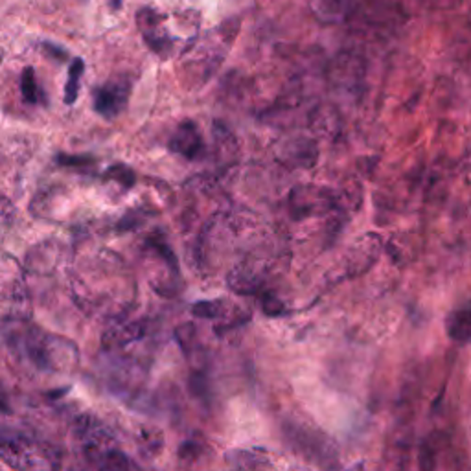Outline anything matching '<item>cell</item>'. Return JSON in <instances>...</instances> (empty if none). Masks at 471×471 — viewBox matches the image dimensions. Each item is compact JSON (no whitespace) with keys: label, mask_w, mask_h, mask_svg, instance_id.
I'll return each instance as SVG.
<instances>
[{"label":"cell","mask_w":471,"mask_h":471,"mask_svg":"<svg viewBox=\"0 0 471 471\" xmlns=\"http://www.w3.org/2000/svg\"><path fill=\"white\" fill-rule=\"evenodd\" d=\"M70 279L72 298L94 317L124 319L134 304V276L124 260L107 248L76 262Z\"/></svg>","instance_id":"obj_1"},{"label":"cell","mask_w":471,"mask_h":471,"mask_svg":"<svg viewBox=\"0 0 471 471\" xmlns=\"http://www.w3.org/2000/svg\"><path fill=\"white\" fill-rule=\"evenodd\" d=\"M4 343L10 355L22 367L41 376H69L79 365L76 343L30 324L28 319L8 321Z\"/></svg>","instance_id":"obj_2"},{"label":"cell","mask_w":471,"mask_h":471,"mask_svg":"<svg viewBox=\"0 0 471 471\" xmlns=\"http://www.w3.org/2000/svg\"><path fill=\"white\" fill-rule=\"evenodd\" d=\"M201 15L193 10L179 13H164L155 8L136 12V26L144 43L162 60L181 55L199 36Z\"/></svg>","instance_id":"obj_3"},{"label":"cell","mask_w":471,"mask_h":471,"mask_svg":"<svg viewBox=\"0 0 471 471\" xmlns=\"http://www.w3.org/2000/svg\"><path fill=\"white\" fill-rule=\"evenodd\" d=\"M240 32L238 19L221 22L214 30L198 36L183 53L179 61V76L188 89L203 87L205 83L223 65L236 36Z\"/></svg>","instance_id":"obj_4"},{"label":"cell","mask_w":471,"mask_h":471,"mask_svg":"<svg viewBox=\"0 0 471 471\" xmlns=\"http://www.w3.org/2000/svg\"><path fill=\"white\" fill-rule=\"evenodd\" d=\"M0 460L15 469H50L61 466V453L50 442L19 427L0 426Z\"/></svg>","instance_id":"obj_5"},{"label":"cell","mask_w":471,"mask_h":471,"mask_svg":"<svg viewBox=\"0 0 471 471\" xmlns=\"http://www.w3.org/2000/svg\"><path fill=\"white\" fill-rule=\"evenodd\" d=\"M76 436L79 440L83 459L98 469H138L120 448L118 442L105 424L93 417H79L76 422Z\"/></svg>","instance_id":"obj_6"},{"label":"cell","mask_w":471,"mask_h":471,"mask_svg":"<svg viewBox=\"0 0 471 471\" xmlns=\"http://www.w3.org/2000/svg\"><path fill=\"white\" fill-rule=\"evenodd\" d=\"M142 262L151 288L162 296H175L181 289V269L175 253L162 234H151L142 245Z\"/></svg>","instance_id":"obj_7"},{"label":"cell","mask_w":471,"mask_h":471,"mask_svg":"<svg viewBox=\"0 0 471 471\" xmlns=\"http://www.w3.org/2000/svg\"><path fill=\"white\" fill-rule=\"evenodd\" d=\"M131 94V81L126 77L109 79L93 91V107L103 118H117L124 113Z\"/></svg>","instance_id":"obj_8"},{"label":"cell","mask_w":471,"mask_h":471,"mask_svg":"<svg viewBox=\"0 0 471 471\" xmlns=\"http://www.w3.org/2000/svg\"><path fill=\"white\" fill-rule=\"evenodd\" d=\"M191 313L199 319H208V321H219V329L221 328H234L247 321L248 317H243L241 308H238L234 302L227 298H215V300H203L193 304Z\"/></svg>","instance_id":"obj_9"},{"label":"cell","mask_w":471,"mask_h":471,"mask_svg":"<svg viewBox=\"0 0 471 471\" xmlns=\"http://www.w3.org/2000/svg\"><path fill=\"white\" fill-rule=\"evenodd\" d=\"M168 148L172 153L188 158V160H198L205 153L203 136L196 122L184 120L172 134Z\"/></svg>","instance_id":"obj_10"},{"label":"cell","mask_w":471,"mask_h":471,"mask_svg":"<svg viewBox=\"0 0 471 471\" xmlns=\"http://www.w3.org/2000/svg\"><path fill=\"white\" fill-rule=\"evenodd\" d=\"M148 322L146 321H134V322H117L110 326L103 334V346L110 352L124 350L126 346L141 341L148 336Z\"/></svg>","instance_id":"obj_11"},{"label":"cell","mask_w":471,"mask_h":471,"mask_svg":"<svg viewBox=\"0 0 471 471\" xmlns=\"http://www.w3.org/2000/svg\"><path fill=\"white\" fill-rule=\"evenodd\" d=\"M227 284L234 293L251 295L262 288V271L256 260H245L234 265L227 274Z\"/></svg>","instance_id":"obj_12"},{"label":"cell","mask_w":471,"mask_h":471,"mask_svg":"<svg viewBox=\"0 0 471 471\" xmlns=\"http://www.w3.org/2000/svg\"><path fill=\"white\" fill-rule=\"evenodd\" d=\"M63 247L55 241H45L28 256V269L36 272H50L55 265L60 264V255Z\"/></svg>","instance_id":"obj_13"},{"label":"cell","mask_w":471,"mask_h":471,"mask_svg":"<svg viewBox=\"0 0 471 471\" xmlns=\"http://www.w3.org/2000/svg\"><path fill=\"white\" fill-rule=\"evenodd\" d=\"M20 94L24 98L26 103L30 105H46L48 98L43 91V87L39 85L36 70L32 67H26L20 74Z\"/></svg>","instance_id":"obj_14"},{"label":"cell","mask_w":471,"mask_h":471,"mask_svg":"<svg viewBox=\"0 0 471 471\" xmlns=\"http://www.w3.org/2000/svg\"><path fill=\"white\" fill-rule=\"evenodd\" d=\"M450 337L457 343H471V306L457 310L448 321Z\"/></svg>","instance_id":"obj_15"},{"label":"cell","mask_w":471,"mask_h":471,"mask_svg":"<svg viewBox=\"0 0 471 471\" xmlns=\"http://www.w3.org/2000/svg\"><path fill=\"white\" fill-rule=\"evenodd\" d=\"M83 70H85V63H83V60H79V58H76L69 67V79L65 83V96H63L65 103H69V105H72L79 96Z\"/></svg>","instance_id":"obj_16"},{"label":"cell","mask_w":471,"mask_h":471,"mask_svg":"<svg viewBox=\"0 0 471 471\" xmlns=\"http://www.w3.org/2000/svg\"><path fill=\"white\" fill-rule=\"evenodd\" d=\"M310 144L304 142V141H295V142H286L282 148H280V158L289 162V164H295V166H308L312 164V157L306 155L310 153Z\"/></svg>","instance_id":"obj_17"},{"label":"cell","mask_w":471,"mask_h":471,"mask_svg":"<svg viewBox=\"0 0 471 471\" xmlns=\"http://www.w3.org/2000/svg\"><path fill=\"white\" fill-rule=\"evenodd\" d=\"M205 448H207V444H205L203 440H199V438L186 440L184 444L181 446V450H179V457L186 464H198L199 459L205 453Z\"/></svg>","instance_id":"obj_18"},{"label":"cell","mask_w":471,"mask_h":471,"mask_svg":"<svg viewBox=\"0 0 471 471\" xmlns=\"http://www.w3.org/2000/svg\"><path fill=\"white\" fill-rule=\"evenodd\" d=\"M103 179L118 183L122 188H131L136 183L134 172L131 168H127V166H124V164L110 166V168L103 174Z\"/></svg>","instance_id":"obj_19"},{"label":"cell","mask_w":471,"mask_h":471,"mask_svg":"<svg viewBox=\"0 0 471 471\" xmlns=\"http://www.w3.org/2000/svg\"><path fill=\"white\" fill-rule=\"evenodd\" d=\"M312 8L317 17L329 20L336 19L341 12V0H312Z\"/></svg>","instance_id":"obj_20"},{"label":"cell","mask_w":471,"mask_h":471,"mask_svg":"<svg viewBox=\"0 0 471 471\" xmlns=\"http://www.w3.org/2000/svg\"><path fill=\"white\" fill-rule=\"evenodd\" d=\"M227 460L234 467H262V466H265V462H262L255 453H248V451H232L227 455Z\"/></svg>","instance_id":"obj_21"},{"label":"cell","mask_w":471,"mask_h":471,"mask_svg":"<svg viewBox=\"0 0 471 471\" xmlns=\"http://www.w3.org/2000/svg\"><path fill=\"white\" fill-rule=\"evenodd\" d=\"M190 389H191V393L196 394L198 398L208 400V396H210V383H208L207 374L201 372V370L193 372V376L190 379Z\"/></svg>","instance_id":"obj_22"},{"label":"cell","mask_w":471,"mask_h":471,"mask_svg":"<svg viewBox=\"0 0 471 471\" xmlns=\"http://www.w3.org/2000/svg\"><path fill=\"white\" fill-rule=\"evenodd\" d=\"M141 448L142 451H148L151 455H157L162 448V434L155 429V431H142L141 433Z\"/></svg>","instance_id":"obj_23"},{"label":"cell","mask_w":471,"mask_h":471,"mask_svg":"<svg viewBox=\"0 0 471 471\" xmlns=\"http://www.w3.org/2000/svg\"><path fill=\"white\" fill-rule=\"evenodd\" d=\"M15 219V207L10 199L0 198V234L6 232Z\"/></svg>","instance_id":"obj_24"},{"label":"cell","mask_w":471,"mask_h":471,"mask_svg":"<svg viewBox=\"0 0 471 471\" xmlns=\"http://www.w3.org/2000/svg\"><path fill=\"white\" fill-rule=\"evenodd\" d=\"M58 162L61 166H69V168H85V166H91L94 164V160L91 157H72V155H60L58 157Z\"/></svg>","instance_id":"obj_25"},{"label":"cell","mask_w":471,"mask_h":471,"mask_svg":"<svg viewBox=\"0 0 471 471\" xmlns=\"http://www.w3.org/2000/svg\"><path fill=\"white\" fill-rule=\"evenodd\" d=\"M109 3L113 4V6H118V4H120V0H109Z\"/></svg>","instance_id":"obj_26"}]
</instances>
